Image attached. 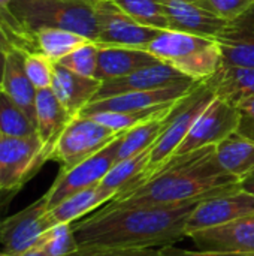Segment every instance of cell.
I'll return each mask as SVG.
<instances>
[{
    "label": "cell",
    "mask_w": 254,
    "mask_h": 256,
    "mask_svg": "<svg viewBox=\"0 0 254 256\" xmlns=\"http://www.w3.org/2000/svg\"><path fill=\"white\" fill-rule=\"evenodd\" d=\"M198 202L181 206L109 207L72 224L79 248L162 249L186 238V222Z\"/></svg>",
    "instance_id": "1"
},
{
    "label": "cell",
    "mask_w": 254,
    "mask_h": 256,
    "mask_svg": "<svg viewBox=\"0 0 254 256\" xmlns=\"http://www.w3.org/2000/svg\"><path fill=\"white\" fill-rule=\"evenodd\" d=\"M241 188L216 158V146L171 158L150 180L133 192L112 200L109 207L181 206L199 202Z\"/></svg>",
    "instance_id": "2"
},
{
    "label": "cell",
    "mask_w": 254,
    "mask_h": 256,
    "mask_svg": "<svg viewBox=\"0 0 254 256\" xmlns=\"http://www.w3.org/2000/svg\"><path fill=\"white\" fill-rule=\"evenodd\" d=\"M10 10L31 33L40 28H63L97 38L96 0H13Z\"/></svg>",
    "instance_id": "3"
},
{
    "label": "cell",
    "mask_w": 254,
    "mask_h": 256,
    "mask_svg": "<svg viewBox=\"0 0 254 256\" xmlns=\"http://www.w3.org/2000/svg\"><path fill=\"white\" fill-rule=\"evenodd\" d=\"M216 98V93L208 80L202 81L187 98H184L178 108L175 110L169 124L159 136L156 144L150 150L148 164L144 172L145 182L150 180L175 153L180 144L187 136L193 123L199 114L208 106V104Z\"/></svg>",
    "instance_id": "4"
},
{
    "label": "cell",
    "mask_w": 254,
    "mask_h": 256,
    "mask_svg": "<svg viewBox=\"0 0 254 256\" xmlns=\"http://www.w3.org/2000/svg\"><path fill=\"white\" fill-rule=\"evenodd\" d=\"M121 134L111 130L91 117L76 116L57 138L48 160L58 162L60 171H67L105 148Z\"/></svg>",
    "instance_id": "5"
},
{
    "label": "cell",
    "mask_w": 254,
    "mask_h": 256,
    "mask_svg": "<svg viewBox=\"0 0 254 256\" xmlns=\"http://www.w3.org/2000/svg\"><path fill=\"white\" fill-rule=\"evenodd\" d=\"M48 162L45 147L37 135L4 136L0 135V190H18Z\"/></svg>",
    "instance_id": "6"
},
{
    "label": "cell",
    "mask_w": 254,
    "mask_h": 256,
    "mask_svg": "<svg viewBox=\"0 0 254 256\" xmlns=\"http://www.w3.org/2000/svg\"><path fill=\"white\" fill-rule=\"evenodd\" d=\"M121 136L123 134L112 142H109L105 148L90 156L88 159L79 162L73 168L67 171H60L52 186L45 194L48 210L57 206L64 198L79 190L97 186L102 182V178L108 174V171L117 164V153Z\"/></svg>",
    "instance_id": "7"
},
{
    "label": "cell",
    "mask_w": 254,
    "mask_h": 256,
    "mask_svg": "<svg viewBox=\"0 0 254 256\" xmlns=\"http://www.w3.org/2000/svg\"><path fill=\"white\" fill-rule=\"evenodd\" d=\"M238 123L240 112L237 106L216 96L199 114L187 136L175 150L172 158L220 144L237 132Z\"/></svg>",
    "instance_id": "8"
},
{
    "label": "cell",
    "mask_w": 254,
    "mask_h": 256,
    "mask_svg": "<svg viewBox=\"0 0 254 256\" xmlns=\"http://www.w3.org/2000/svg\"><path fill=\"white\" fill-rule=\"evenodd\" d=\"M96 18L99 32L94 42L97 45L145 50L162 32L135 21L111 0H96Z\"/></svg>",
    "instance_id": "9"
},
{
    "label": "cell",
    "mask_w": 254,
    "mask_h": 256,
    "mask_svg": "<svg viewBox=\"0 0 254 256\" xmlns=\"http://www.w3.org/2000/svg\"><path fill=\"white\" fill-rule=\"evenodd\" d=\"M46 210V198L42 195L24 210L4 218L0 224V244L3 250L9 255L18 256L39 246L45 232L51 228Z\"/></svg>",
    "instance_id": "10"
},
{
    "label": "cell",
    "mask_w": 254,
    "mask_h": 256,
    "mask_svg": "<svg viewBox=\"0 0 254 256\" xmlns=\"http://www.w3.org/2000/svg\"><path fill=\"white\" fill-rule=\"evenodd\" d=\"M252 214H254V195L240 188L199 201L187 218L186 236L189 237L198 231L220 226Z\"/></svg>",
    "instance_id": "11"
},
{
    "label": "cell",
    "mask_w": 254,
    "mask_h": 256,
    "mask_svg": "<svg viewBox=\"0 0 254 256\" xmlns=\"http://www.w3.org/2000/svg\"><path fill=\"white\" fill-rule=\"evenodd\" d=\"M201 82L202 81L181 82L162 88L129 92V93L102 98V99H94L90 104H87L78 116L88 117L96 112H123V111H139V110L162 106L189 96Z\"/></svg>",
    "instance_id": "12"
},
{
    "label": "cell",
    "mask_w": 254,
    "mask_h": 256,
    "mask_svg": "<svg viewBox=\"0 0 254 256\" xmlns=\"http://www.w3.org/2000/svg\"><path fill=\"white\" fill-rule=\"evenodd\" d=\"M192 81L195 80L189 78L172 64L160 62L157 64L135 70L126 76L102 81V86L94 99H102V98L129 93V92L162 88V87H169V86H175L181 82H192Z\"/></svg>",
    "instance_id": "13"
},
{
    "label": "cell",
    "mask_w": 254,
    "mask_h": 256,
    "mask_svg": "<svg viewBox=\"0 0 254 256\" xmlns=\"http://www.w3.org/2000/svg\"><path fill=\"white\" fill-rule=\"evenodd\" d=\"M199 250L254 254V214L189 236Z\"/></svg>",
    "instance_id": "14"
},
{
    "label": "cell",
    "mask_w": 254,
    "mask_h": 256,
    "mask_svg": "<svg viewBox=\"0 0 254 256\" xmlns=\"http://www.w3.org/2000/svg\"><path fill=\"white\" fill-rule=\"evenodd\" d=\"M223 64L254 68V4L238 18L228 21L216 36Z\"/></svg>",
    "instance_id": "15"
},
{
    "label": "cell",
    "mask_w": 254,
    "mask_h": 256,
    "mask_svg": "<svg viewBox=\"0 0 254 256\" xmlns=\"http://www.w3.org/2000/svg\"><path fill=\"white\" fill-rule=\"evenodd\" d=\"M165 9L169 30L187 32L216 39L228 21H223L190 0H159Z\"/></svg>",
    "instance_id": "16"
},
{
    "label": "cell",
    "mask_w": 254,
    "mask_h": 256,
    "mask_svg": "<svg viewBox=\"0 0 254 256\" xmlns=\"http://www.w3.org/2000/svg\"><path fill=\"white\" fill-rule=\"evenodd\" d=\"M100 86L102 81L97 78L78 75L63 68L61 64L54 63L51 90L54 92L60 104L73 117H76L81 112V110L96 98Z\"/></svg>",
    "instance_id": "17"
},
{
    "label": "cell",
    "mask_w": 254,
    "mask_h": 256,
    "mask_svg": "<svg viewBox=\"0 0 254 256\" xmlns=\"http://www.w3.org/2000/svg\"><path fill=\"white\" fill-rule=\"evenodd\" d=\"M157 57L142 48L99 45L96 78L100 81L126 76L135 70L160 63Z\"/></svg>",
    "instance_id": "18"
},
{
    "label": "cell",
    "mask_w": 254,
    "mask_h": 256,
    "mask_svg": "<svg viewBox=\"0 0 254 256\" xmlns=\"http://www.w3.org/2000/svg\"><path fill=\"white\" fill-rule=\"evenodd\" d=\"M24 60H25V52H22V51L7 52L1 90L22 110V112L36 126V93H37V90L31 84L30 78L27 76Z\"/></svg>",
    "instance_id": "19"
},
{
    "label": "cell",
    "mask_w": 254,
    "mask_h": 256,
    "mask_svg": "<svg viewBox=\"0 0 254 256\" xmlns=\"http://www.w3.org/2000/svg\"><path fill=\"white\" fill-rule=\"evenodd\" d=\"M73 118L69 111L60 104L54 92L49 88L37 90L36 93V130L40 138L46 158L49 156L57 138Z\"/></svg>",
    "instance_id": "20"
},
{
    "label": "cell",
    "mask_w": 254,
    "mask_h": 256,
    "mask_svg": "<svg viewBox=\"0 0 254 256\" xmlns=\"http://www.w3.org/2000/svg\"><path fill=\"white\" fill-rule=\"evenodd\" d=\"M181 100H178L171 110H168V111H165V112H162V114H159V116H156V117H153V118L132 128L130 130L124 132L121 140H120L118 153H117V162L133 158V156H136L139 153H144V152L150 150L156 144L159 136L163 134L166 126L169 124V122H171V118H172V116H174V112L178 108Z\"/></svg>",
    "instance_id": "21"
},
{
    "label": "cell",
    "mask_w": 254,
    "mask_h": 256,
    "mask_svg": "<svg viewBox=\"0 0 254 256\" xmlns=\"http://www.w3.org/2000/svg\"><path fill=\"white\" fill-rule=\"evenodd\" d=\"M150 150L133 158L118 160L99 183L100 189L109 194L112 200H117L142 186L145 183L144 172L148 164Z\"/></svg>",
    "instance_id": "22"
},
{
    "label": "cell",
    "mask_w": 254,
    "mask_h": 256,
    "mask_svg": "<svg viewBox=\"0 0 254 256\" xmlns=\"http://www.w3.org/2000/svg\"><path fill=\"white\" fill-rule=\"evenodd\" d=\"M111 200L112 196L102 190L97 184L64 198L57 206L46 210V218L51 226L58 224H73L82 219L85 214L103 207Z\"/></svg>",
    "instance_id": "23"
},
{
    "label": "cell",
    "mask_w": 254,
    "mask_h": 256,
    "mask_svg": "<svg viewBox=\"0 0 254 256\" xmlns=\"http://www.w3.org/2000/svg\"><path fill=\"white\" fill-rule=\"evenodd\" d=\"M216 39L178 30H162L145 48L165 63L180 60L198 50L213 45Z\"/></svg>",
    "instance_id": "24"
},
{
    "label": "cell",
    "mask_w": 254,
    "mask_h": 256,
    "mask_svg": "<svg viewBox=\"0 0 254 256\" xmlns=\"http://www.w3.org/2000/svg\"><path fill=\"white\" fill-rule=\"evenodd\" d=\"M208 81L217 98L235 106L254 98V68L223 64Z\"/></svg>",
    "instance_id": "25"
},
{
    "label": "cell",
    "mask_w": 254,
    "mask_h": 256,
    "mask_svg": "<svg viewBox=\"0 0 254 256\" xmlns=\"http://www.w3.org/2000/svg\"><path fill=\"white\" fill-rule=\"evenodd\" d=\"M216 158L228 174L244 180L254 172V141L235 132L216 146Z\"/></svg>",
    "instance_id": "26"
},
{
    "label": "cell",
    "mask_w": 254,
    "mask_h": 256,
    "mask_svg": "<svg viewBox=\"0 0 254 256\" xmlns=\"http://www.w3.org/2000/svg\"><path fill=\"white\" fill-rule=\"evenodd\" d=\"M34 38L37 51L43 52L55 63L76 48L91 42V39L84 34L63 28H40L34 33Z\"/></svg>",
    "instance_id": "27"
},
{
    "label": "cell",
    "mask_w": 254,
    "mask_h": 256,
    "mask_svg": "<svg viewBox=\"0 0 254 256\" xmlns=\"http://www.w3.org/2000/svg\"><path fill=\"white\" fill-rule=\"evenodd\" d=\"M169 64H172L195 81H205L220 70V68L223 66V56L220 46L217 45V42H214L213 45L198 50Z\"/></svg>",
    "instance_id": "28"
},
{
    "label": "cell",
    "mask_w": 254,
    "mask_h": 256,
    "mask_svg": "<svg viewBox=\"0 0 254 256\" xmlns=\"http://www.w3.org/2000/svg\"><path fill=\"white\" fill-rule=\"evenodd\" d=\"M0 135L18 138L37 135L36 126L3 90H0Z\"/></svg>",
    "instance_id": "29"
},
{
    "label": "cell",
    "mask_w": 254,
    "mask_h": 256,
    "mask_svg": "<svg viewBox=\"0 0 254 256\" xmlns=\"http://www.w3.org/2000/svg\"><path fill=\"white\" fill-rule=\"evenodd\" d=\"M181 100V99H180ZM178 102V100H177ZM177 102H171L162 106H154V108H148V110H139V111H123V112H96L91 117L93 120L99 122L100 124L109 128L114 132H127L132 128L171 110Z\"/></svg>",
    "instance_id": "30"
},
{
    "label": "cell",
    "mask_w": 254,
    "mask_h": 256,
    "mask_svg": "<svg viewBox=\"0 0 254 256\" xmlns=\"http://www.w3.org/2000/svg\"><path fill=\"white\" fill-rule=\"evenodd\" d=\"M135 21L159 30H169L165 9L159 0H111Z\"/></svg>",
    "instance_id": "31"
},
{
    "label": "cell",
    "mask_w": 254,
    "mask_h": 256,
    "mask_svg": "<svg viewBox=\"0 0 254 256\" xmlns=\"http://www.w3.org/2000/svg\"><path fill=\"white\" fill-rule=\"evenodd\" d=\"M97 57H99V45L91 40V42L76 48L75 51H72L70 54H67L57 63L78 75L96 78Z\"/></svg>",
    "instance_id": "32"
},
{
    "label": "cell",
    "mask_w": 254,
    "mask_h": 256,
    "mask_svg": "<svg viewBox=\"0 0 254 256\" xmlns=\"http://www.w3.org/2000/svg\"><path fill=\"white\" fill-rule=\"evenodd\" d=\"M40 246L46 256H67L79 248L72 231V224L51 226L45 232Z\"/></svg>",
    "instance_id": "33"
},
{
    "label": "cell",
    "mask_w": 254,
    "mask_h": 256,
    "mask_svg": "<svg viewBox=\"0 0 254 256\" xmlns=\"http://www.w3.org/2000/svg\"><path fill=\"white\" fill-rule=\"evenodd\" d=\"M54 63L55 62H52L43 52L25 54V60H24L25 72L31 84L36 87V90L51 87L52 75H54Z\"/></svg>",
    "instance_id": "34"
},
{
    "label": "cell",
    "mask_w": 254,
    "mask_h": 256,
    "mask_svg": "<svg viewBox=\"0 0 254 256\" xmlns=\"http://www.w3.org/2000/svg\"><path fill=\"white\" fill-rule=\"evenodd\" d=\"M0 50L6 52L10 51H22L25 54L39 52L36 45V38L33 33L18 30L1 18H0Z\"/></svg>",
    "instance_id": "35"
},
{
    "label": "cell",
    "mask_w": 254,
    "mask_h": 256,
    "mask_svg": "<svg viewBox=\"0 0 254 256\" xmlns=\"http://www.w3.org/2000/svg\"><path fill=\"white\" fill-rule=\"evenodd\" d=\"M223 21H232L254 4V0H190Z\"/></svg>",
    "instance_id": "36"
},
{
    "label": "cell",
    "mask_w": 254,
    "mask_h": 256,
    "mask_svg": "<svg viewBox=\"0 0 254 256\" xmlns=\"http://www.w3.org/2000/svg\"><path fill=\"white\" fill-rule=\"evenodd\" d=\"M67 256H162L160 249H127L108 246H85L78 248Z\"/></svg>",
    "instance_id": "37"
},
{
    "label": "cell",
    "mask_w": 254,
    "mask_h": 256,
    "mask_svg": "<svg viewBox=\"0 0 254 256\" xmlns=\"http://www.w3.org/2000/svg\"><path fill=\"white\" fill-rule=\"evenodd\" d=\"M237 110L240 112V123H238L237 134L254 141V98L246 99L241 104H238Z\"/></svg>",
    "instance_id": "38"
},
{
    "label": "cell",
    "mask_w": 254,
    "mask_h": 256,
    "mask_svg": "<svg viewBox=\"0 0 254 256\" xmlns=\"http://www.w3.org/2000/svg\"><path fill=\"white\" fill-rule=\"evenodd\" d=\"M162 256H254V254L243 252H213V250H186L175 246H166L160 249Z\"/></svg>",
    "instance_id": "39"
},
{
    "label": "cell",
    "mask_w": 254,
    "mask_h": 256,
    "mask_svg": "<svg viewBox=\"0 0 254 256\" xmlns=\"http://www.w3.org/2000/svg\"><path fill=\"white\" fill-rule=\"evenodd\" d=\"M13 0H0V18L4 20L7 24H10L12 27L18 28V30H22V32H28L27 28L22 27V24L15 18V15L12 14L10 10V4H12ZM31 33V32H30ZM34 34V33H33Z\"/></svg>",
    "instance_id": "40"
},
{
    "label": "cell",
    "mask_w": 254,
    "mask_h": 256,
    "mask_svg": "<svg viewBox=\"0 0 254 256\" xmlns=\"http://www.w3.org/2000/svg\"><path fill=\"white\" fill-rule=\"evenodd\" d=\"M15 195H16V194H13V192H1V190H0V224H1V220H3V213H4V210L7 208L9 202L12 201V198H13Z\"/></svg>",
    "instance_id": "41"
},
{
    "label": "cell",
    "mask_w": 254,
    "mask_h": 256,
    "mask_svg": "<svg viewBox=\"0 0 254 256\" xmlns=\"http://www.w3.org/2000/svg\"><path fill=\"white\" fill-rule=\"evenodd\" d=\"M241 189L254 195V172L250 174L249 177H246L244 180H241Z\"/></svg>",
    "instance_id": "42"
},
{
    "label": "cell",
    "mask_w": 254,
    "mask_h": 256,
    "mask_svg": "<svg viewBox=\"0 0 254 256\" xmlns=\"http://www.w3.org/2000/svg\"><path fill=\"white\" fill-rule=\"evenodd\" d=\"M6 58H7V52L0 50V90L3 87V76H4V69H6Z\"/></svg>",
    "instance_id": "43"
},
{
    "label": "cell",
    "mask_w": 254,
    "mask_h": 256,
    "mask_svg": "<svg viewBox=\"0 0 254 256\" xmlns=\"http://www.w3.org/2000/svg\"><path fill=\"white\" fill-rule=\"evenodd\" d=\"M18 256H46V255H45V252H43L42 246L39 244V246H36V248H31V249L25 250L24 254H21V255H18Z\"/></svg>",
    "instance_id": "44"
},
{
    "label": "cell",
    "mask_w": 254,
    "mask_h": 256,
    "mask_svg": "<svg viewBox=\"0 0 254 256\" xmlns=\"http://www.w3.org/2000/svg\"><path fill=\"white\" fill-rule=\"evenodd\" d=\"M0 256H12V255H9V254H6V252H0Z\"/></svg>",
    "instance_id": "45"
}]
</instances>
